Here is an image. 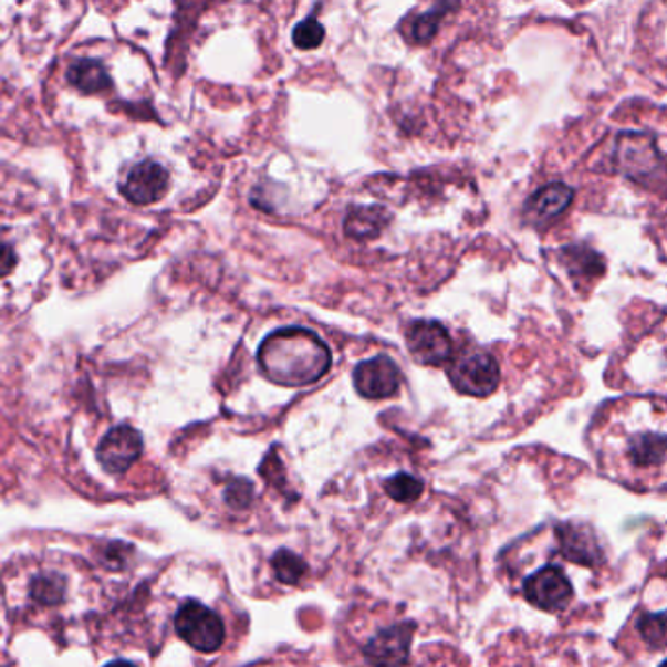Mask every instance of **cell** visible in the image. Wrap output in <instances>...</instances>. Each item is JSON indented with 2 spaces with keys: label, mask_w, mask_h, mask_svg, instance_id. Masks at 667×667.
<instances>
[{
  "label": "cell",
  "mask_w": 667,
  "mask_h": 667,
  "mask_svg": "<svg viewBox=\"0 0 667 667\" xmlns=\"http://www.w3.org/2000/svg\"><path fill=\"white\" fill-rule=\"evenodd\" d=\"M389 223V213L382 206H363L348 211L343 229L346 236L356 241H368L381 236Z\"/></svg>",
  "instance_id": "7c38bea8"
},
{
  "label": "cell",
  "mask_w": 667,
  "mask_h": 667,
  "mask_svg": "<svg viewBox=\"0 0 667 667\" xmlns=\"http://www.w3.org/2000/svg\"><path fill=\"white\" fill-rule=\"evenodd\" d=\"M574 190L564 183H552V185L542 186L539 192L531 196L527 202V218L532 221H552L556 220L560 213L567 210L572 204Z\"/></svg>",
  "instance_id": "8fae6325"
},
{
  "label": "cell",
  "mask_w": 667,
  "mask_h": 667,
  "mask_svg": "<svg viewBox=\"0 0 667 667\" xmlns=\"http://www.w3.org/2000/svg\"><path fill=\"white\" fill-rule=\"evenodd\" d=\"M524 600L546 613H560L574 597L572 583L557 566H544L529 575L523 583Z\"/></svg>",
  "instance_id": "277c9868"
},
{
  "label": "cell",
  "mask_w": 667,
  "mask_h": 667,
  "mask_svg": "<svg viewBox=\"0 0 667 667\" xmlns=\"http://www.w3.org/2000/svg\"><path fill=\"white\" fill-rule=\"evenodd\" d=\"M638 630L643 634L644 640L652 648H664L667 646V613H656V615H646L638 625Z\"/></svg>",
  "instance_id": "d6986e66"
},
{
  "label": "cell",
  "mask_w": 667,
  "mask_h": 667,
  "mask_svg": "<svg viewBox=\"0 0 667 667\" xmlns=\"http://www.w3.org/2000/svg\"><path fill=\"white\" fill-rule=\"evenodd\" d=\"M169 190V173L155 161H142L127 173L122 185V195L136 206L159 202Z\"/></svg>",
  "instance_id": "ba28073f"
},
{
  "label": "cell",
  "mask_w": 667,
  "mask_h": 667,
  "mask_svg": "<svg viewBox=\"0 0 667 667\" xmlns=\"http://www.w3.org/2000/svg\"><path fill=\"white\" fill-rule=\"evenodd\" d=\"M659 667H667V659H666V661H664V664H661V666H659Z\"/></svg>",
  "instance_id": "cb8c5ba5"
},
{
  "label": "cell",
  "mask_w": 667,
  "mask_h": 667,
  "mask_svg": "<svg viewBox=\"0 0 667 667\" xmlns=\"http://www.w3.org/2000/svg\"><path fill=\"white\" fill-rule=\"evenodd\" d=\"M178 636L198 652H216L223 644L226 628L221 618L198 601H186L175 617Z\"/></svg>",
  "instance_id": "7a4b0ae2"
},
{
  "label": "cell",
  "mask_w": 667,
  "mask_h": 667,
  "mask_svg": "<svg viewBox=\"0 0 667 667\" xmlns=\"http://www.w3.org/2000/svg\"><path fill=\"white\" fill-rule=\"evenodd\" d=\"M272 567L280 582L286 583V585H296L308 572V564L304 560L290 550H279L272 557Z\"/></svg>",
  "instance_id": "2e32d148"
},
{
  "label": "cell",
  "mask_w": 667,
  "mask_h": 667,
  "mask_svg": "<svg viewBox=\"0 0 667 667\" xmlns=\"http://www.w3.org/2000/svg\"><path fill=\"white\" fill-rule=\"evenodd\" d=\"M384 488H386L389 498L396 499L399 503H411L415 499H419L423 493L421 480L406 472L396 473L394 478L386 480Z\"/></svg>",
  "instance_id": "e0dca14e"
},
{
  "label": "cell",
  "mask_w": 667,
  "mask_h": 667,
  "mask_svg": "<svg viewBox=\"0 0 667 667\" xmlns=\"http://www.w3.org/2000/svg\"><path fill=\"white\" fill-rule=\"evenodd\" d=\"M257 363L262 376L272 384L304 388L327 374L331 351L317 333L304 327H284L262 338Z\"/></svg>",
  "instance_id": "6da1fadb"
},
{
  "label": "cell",
  "mask_w": 667,
  "mask_h": 667,
  "mask_svg": "<svg viewBox=\"0 0 667 667\" xmlns=\"http://www.w3.org/2000/svg\"><path fill=\"white\" fill-rule=\"evenodd\" d=\"M414 625H397L382 630L364 648V656L376 667H402L409 659Z\"/></svg>",
  "instance_id": "9c48e42d"
},
{
  "label": "cell",
  "mask_w": 667,
  "mask_h": 667,
  "mask_svg": "<svg viewBox=\"0 0 667 667\" xmlns=\"http://www.w3.org/2000/svg\"><path fill=\"white\" fill-rule=\"evenodd\" d=\"M106 667H136L134 664H129V661H112Z\"/></svg>",
  "instance_id": "603a6c76"
},
{
  "label": "cell",
  "mask_w": 667,
  "mask_h": 667,
  "mask_svg": "<svg viewBox=\"0 0 667 667\" xmlns=\"http://www.w3.org/2000/svg\"><path fill=\"white\" fill-rule=\"evenodd\" d=\"M63 582L55 575H43L38 577L34 585H32V595L34 600L42 601V603H58L63 597Z\"/></svg>",
  "instance_id": "ffe728a7"
},
{
  "label": "cell",
  "mask_w": 667,
  "mask_h": 667,
  "mask_svg": "<svg viewBox=\"0 0 667 667\" xmlns=\"http://www.w3.org/2000/svg\"><path fill=\"white\" fill-rule=\"evenodd\" d=\"M560 261L574 279H597L605 272V261L587 246H567L560 251Z\"/></svg>",
  "instance_id": "5bb4252c"
},
{
  "label": "cell",
  "mask_w": 667,
  "mask_h": 667,
  "mask_svg": "<svg viewBox=\"0 0 667 667\" xmlns=\"http://www.w3.org/2000/svg\"><path fill=\"white\" fill-rule=\"evenodd\" d=\"M226 501L233 509H246L253 501V486L247 480H236L228 486L226 490Z\"/></svg>",
  "instance_id": "44dd1931"
},
{
  "label": "cell",
  "mask_w": 667,
  "mask_h": 667,
  "mask_svg": "<svg viewBox=\"0 0 667 667\" xmlns=\"http://www.w3.org/2000/svg\"><path fill=\"white\" fill-rule=\"evenodd\" d=\"M356 392L366 399L392 397L402 384V372L389 356H372L353 372Z\"/></svg>",
  "instance_id": "52a82bcc"
},
{
  "label": "cell",
  "mask_w": 667,
  "mask_h": 667,
  "mask_svg": "<svg viewBox=\"0 0 667 667\" xmlns=\"http://www.w3.org/2000/svg\"><path fill=\"white\" fill-rule=\"evenodd\" d=\"M323 40H325V30L313 17L305 18L304 22H300L292 32V42L298 50H315L322 45Z\"/></svg>",
  "instance_id": "ac0fdd59"
},
{
  "label": "cell",
  "mask_w": 667,
  "mask_h": 667,
  "mask_svg": "<svg viewBox=\"0 0 667 667\" xmlns=\"http://www.w3.org/2000/svg\"><path fill=\"white\" fill-rule=\"evenodd\" d=\"M448 378L452 386L466 396L488 397L498 389L499 364L486 351H472L460 356L457 363L448 368Z\"/></svg>",
  "instance_id": "3957f363"
},
{
  "label": "cell",
  "mask_w": 667,
  "mask_h": 667,
  "mask_svg": "<svg viewBox=\"0 0 667 667\" xmlns=\"http://www.w3.org/2000/svg\"><path fill=\"white\" fill-rule=\"evenodd\" d=\"M10 271V247H4V272Z\"/></svg>",
  "instance_id": "7402d4cb"
},
{
  "label": "cell",
  "mask_w": 667,
  "mask_h": 667,
  "mask_svg": "<svg viewBox=\"0 0 667 667\" xmlns=\"http://www.w3.org/2000/svg\"><path fill=\"white\" fill-rule=\"evenodd\" d=\"M556 534L560 550L570 562L590 567H597L603 562V550L590 524H560Z\"/></svg>",
  "instance_id": "30bf717a"
},
{
  "label": "cell",
  "mask_w": 667,
  "mask_h": 667,
  "mask_svg": "<svg viewBox=\"0 0 667 667\" xmlns=\"http://www.w3.org/2000/svg\"><path fill=\"white\" fill-rule=\"evenodd\" d=\"M67 79L83 94L106 93L112 88V79L101 61L79 60L69 67Z\"/></svg>",
  "instance_id": "4fadbf2b"
},
{
  "label": "cell",
  "mask_w": 667,
  "mask_h": 667,
  "mask_svg": "<svg viewBox=\"0 0 667 667\" xmlns=\"http://www.w3.org/2000/svg\"><path fill=\"white\" fill-rule=\"evenodd\" d=\"M142 450H144L142 435L129 425H118L104 435L96 450V457L106 472L122 473L129 470L137 458L142 457Z\"/></svg>",
  "instance_id": "8992f818"
},
{
  "label": "cell",
  "mask_w": 667,
  "mask_h": 667,
  "mask_svg": "<svg viewBox=\"0 0 667 667\" xmlns=\"http://www.w3.org/2000/svg\"><path fill=\"white\" fill-rule=\"evenodd\" d=\"M445 9L447 7H440V9L417 14V17L406 18L402 22V28H399L404 40L407 43H411V45H425V43L431 42L435 34H437V30H439Z\"/></svg>",
  "instance_id": "9a60e30c"
},
{
  "label": "cell",
  "mask_w": 667,
  "mask_h": 667,
  "mask_svg": "<svg viewBox=\"0 0 667 667\" xmlns=\"http://www.w3.org/2000/svg\"><path fill=\"white\" fill-rule=\"evenodd\" d=\"M406 341L411 356L425 366H440L452 355V341L445 325L439 322L417 320L409 323Z\"/></svg>",
  "instance_id": "5b68a950"
}]
</instances>
